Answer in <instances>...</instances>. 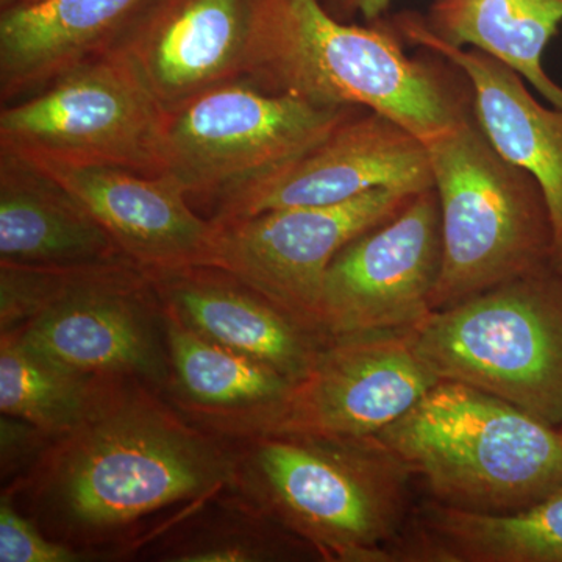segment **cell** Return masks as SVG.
Wrapping results in <instances>:
<instances>
[{
    "label": "cell",
    "instance_id": "277c9868",
    "mask_svg": "<svg viewBox=\"0 0 562 562\" xmlns=\"http://www.w3.org/2000/svg\"><path fill=\"white\" fill-rule=\"evenodd\" d=\"M376 438L461 512H519L562 486V427L464 383L441 380Z\"/></svg>",
    "mask_w": 562,
    "mask_h": 562
},
{
    "label": "cell",
    "instance_id": "3957f363",
    "mask_svg": "<svg viewBox=\"0 0 562 562\" xmlns=\"http://www.w3.org/2000/svg\"><path fill=\"white\" fill-rule=\"evenodd\" d=\"M262 90L376 111L427 143L472 114L442 65L408 57L383 27L346 24L319 0H258L249 72Z\"/></svg>",
    "mask_w": 562,
    "mask_h": 562
},
{
    "label": "cell",
    "instance_id": "d6986e66",
    "mask_svg": "<svg viewBox=\"0 0 562 562\" xmlns=\"http://www.w3.org/2000/svg\"><path fill=\"white\" fill-rule=\"evenodd\" d=\"M144 0H21L0 10V101H22L110 52Z\"/></svg>",
    "mask_w": 562,
    "mask_h": 562
},
{
    "label": "cell",
    "instance_id": "2e32d148",
    "mask_svg": "<svg viewBox=\"0 0 562 562\" xmlns=\"http://www.w3.org/2000/svg\"><path fill=\"white\" fill-rule=\"evenodd\" d=\"M395 29L460 70L471 87L473 116L492 146L538 181L552 220L553 266L562 271V109L542 105L509 66L439 38L424 18L403 14Z\"/></svg>",
    "mask_w": 562,
    "mask_h": 562
},
{
    "label": "cell",
    "instance_id": "d4e9b609",
    "mask_svg": "<svg viewBox=\"0 0 562 562\" xmlns=\"http://www.w3.org/2000/svg\"><path fill=\"white\" fill-rule=\"evenodd\" d=\"M87 554L54 541L0 495V562H83Z\"/></svg>",
    "mask_w": 562,
    "mask_h": 562
},
{
    "label": "cell",
    "instance_id": "9c48e42d",
    "mask_svg": "<svg viewBox=\"0 0 562 562\" xmlns=\"http://www.w3.org/2000/svg\"><path fill=\"white\" fill-rule=\"evenodd\" d=\"M166 111L113 52L0 111V149L160 176Z\"/></svg>",
    "mask_w": 562,
    "mask_h": 562
},
{
    "label": "cell",
    "instance_id": "30bf717a",
    "mask_svg": "<svg viewBox=\"0 0 562 562\" xmlns=\"http://www.w3.org/2000/svg\"><path fill=\"white\" fill-rule=\"evenodd\" d=\"M416 194L373 190L335 205L213 221L217 232L210 266L246 281L306 328L327 336L321 301L328 266L347 244L394 217Z\"/></svg>",
    "mask_w": 562,
    "mask_h": 562
},
{
    "label": "cell",
    "instance_id": "5b68a950",
    "mask_svg": "<svg viewBox=\"0 0 562 562\" xmlns=\"http://www.w3.org/2000/svg\"><path fill=\"white\" fill-rule=\"evenodd\" d=\"M66 368L168 383L165 316L147 273L131 261L31 268L0 265V333Z\"/></svg>",
    "mask_w": 562,
    "mask_h": 562
},
{
    "label": "cell",
    "instance_id": "4fadbf2b",
    "mask_svg": "<svg viewBox=\"0 0 562 562\" xmlns=\"http://www.w3.org/2000/svg\"><path fill=\"white\" fill-rule=\"evenodd\" d=\"M435 188L424 140L376 111L360 109L312 149L211 205L209 220L335 205L373 190Z\"/></svg>",
    "mask_w": 562,
    "mask_h": 562
},
{
    "label": "cell",
    "instance_id": "8fae6325",
    "mask_svg": "<svg viewBox=\"0 0 562 562\" xmlns=\"http://www.w3.org/2000/svg\"><path fill=\"white\" fill-rule=\"evenodd\" d=\"M441 265V210L435 188H428L336 255L322 288V330H414L432 313Z\"/></svg>",
    "mask_w": 562,
    "mask_h": 562
},
{
    "label": "cell",
    "instance_id": "4316f807",
    "mask_svg": "<svg viewBox=\"0 0 562 562\" xmlns=\"http://www.w3.org/2000/svg\"><path fill=\"white\" fill-rule=\"evenodd\" d=\"M391 2L392 0H328V3H333V10L328 11L336 18L341 14L342 16L360 14L362 20L375 21L391 5Z\"/></svg>",
    "mask_w": 562,
    "mask_h": 562
},
{
    "label": "cell",
    "instance_id": "6da1fadb",
    "mask_svg": "<svg viewBox=\"0 0 562 562\" xmlns=\"http://www.w3.org/2000/svg\"><path fill=\"white\" fill-rule=\"evenodd\" d=\"M235 468L231 439L149 384L116 379L2 495L88 561L124 560L195 503L233 490Z\"/></svg>",
    "mask_w": 562,
    "mask_h": 562
},
{
    "label": "cell",
    "instance_id": "83f0119b",
    "mask_svg": "<svg viewBox=\"0 0 562 562\" xmlns=\"http://www.w3.org/2000/svg\"><path fill=\"white\" fill-rule=\"evenodd\" d=\"M18 2H21V0H0V10L9 9V7Z\"/></svg>",
    "mask_w": 562,
    "mask_h": 562
},
{
    "label": "cell",
    "instance_id": "7a4b0ae2",
    "mask_svg": "<svg viewBox=\"0 0 562 562\" xmlns=\"http://www.w3.org/2000/svg\"><path fill=\"white\" fill-rule=\"evenodd\" d=\"M231 443L233 491L322 561L392 562L416 506L414 479L376 436L261 432Z\"/></svg>",
    "mask_w": 562,
    "mask_h": 562
},
{
    "label": "cell",
    "instance_id": "ffe728a7",
    "mask_svg": "<svg viewBox=\"0 0 562 562\" xmlns=\"http://www.w3.org/2000/svg\"><path fill=\"white\" fill-rule=\"evenodd\" d=\"M127 261L65 188L0 149V265L74 268Z\"/></svg>",
    "mask_w": 562,
    "mask_h": 562
},
{
    "label": "cell",
    "instance_id": "ba28073f",
    "mask_svg": "<svg viewBox=\"0 0 562 562\" xmlns=\"http://www.w3.org/2000/svg\"><path fill=\"white\" fill-rule=\"evenodd\" d=\"M357 110L228 81L166 113L161 173L192 203L213 205L312 149Z\"/></svg>",
    "mask_w": 562,
    "mask_h": 562
},
{
    "label": "cell",
    "instance_id": "44dd1931",
    "mask_svg": "<svg viewBox=\"0 0 562 562\" xmlns=\"http://www.w3.org/2000/svg\"><path fill=\"white\" fill-rule=\"evenodd\" d=\"M392 562H562V486L519 512H461L425 498Z\"/></svg>",
    "mask_w": 562,
    "mask_h": 562
},
{
    "label": "cell",
    "instance_id": "cb8c5ba5",
    "mask_svg": "<svg viewBox=\"0 0 562 562\" xmlns=\"http://www.w3.org/2000/svg\"><path fill=\"white\" fill-rule=\"evenodd\" d=\"M111 380L116 379L72 371L32 349L16 333H0V412L50 438L79 425Z\"/></svg>",
    "mask_w": 562,
    "mask_h": 562
},
{
    "label": "cell",
    "instance_id": "ac0fdd59",
    "mask_svg": "<svg viewBox=\"0 0 562 562\" xmlns=\"http://www.w3.org/2000/svg\"><path fill=\"white\" fill-rule=\"evenodd\" d=\"M162 316L169 366L162 395L187 419L222 438L265 430L294 382L266 362L203 338L168 310Z\"/></svg>",
    "mask_w": 562,
    "mask_h": 562
},
{
    "label": "cell",
    "instance_id": "484cf974",
    "mask_svg": "<svg viewBox=\"0 0 562 562\" xmlns=\"http://www.w3.org/2000/svg\"><path fill=\"white\" fill-rule=\"evenodd\" d=\"M50 436L29 422L2 414L0 419V468L3 486L16 480L35 464L50 442Z\"/></svg>",
    "mask_w": 562,
    "mask_h": 562
},
{
    "label": "cell",
    "instance_id": "52a82bcc",
    "mask_svg": "<svg viewBox=\"0 0 562 562\" xmlns=\"http://www.w3.org/2000/svg\"><path fill=\"white\" fill-rule=\"evenodd\" d=\"M414 338L439 379L562 427V271L553 265L436 310Z\"/></svg>",
    "mask_w": 562,
    "mask_h": 562
},
{
    "label": "cell",
    "instance_id": "7c38bea8",
    "mask_svg": "<svg viewBox=\"0 0 562 562\" xmlns=\"http://www.w3.org/2000/svg\"><path fill=\"white\" fill-rule=\"evenodd\" d=\"M439 382L414 330L330 336L261 432L369 438Z\"/></svg>",
    "mask_w": 562,
    "mask_h": 562
},
{
    "label": "cell",
    "instance_id": "9a60e30c",
    "mask_svg": "<svg viewBox=\"0 0 562 562\" xmlns=\"http://www.w3.org/2000/svg\"><path fill=\"white\" fill-rule=\"evenodd\" d=\"M24 158L65 188L101 225L122 257L143 271L210 266L216 224L194 210L171 177L99 162Z\"/></svg>",
    "mask_w": 562,
    "mask_h": 562
},
{
    "label": "cell",
    "instance_id": "7402d4cb",
    "mask_svg": "<svg viewBox=\"0 0 562 562\" xmlns=\"http://www.w3.org/2000/svg\"><path fill=\"white\" fill-rule=\"evenodd\" d=\"M425 22L447 43L509 66L550 105L562 109V87L542 61L562 24V0H432Z\"/></svg>",
    "mask_w": 562,
    "mask_h": 562
},
{
    "label": "cell",
    "instance_id": "603a6c76",
    "mask_svg": "<svg viewBox=\"0 0 562 562\" xmlns=\"http://www.w3.org/2000/svg\"><path fill=\"white\" fill-rule=\"evenodd\" d=\"M139 560L273 562L313 560L319 553L228 490L195 503L140 547Z\"/></svg>",
    "mask_w": 562,
    "mask_h": 562
},
{
    "label": "cell",
    "instance_id": "8992f818",
    "mask_svg": "<svg viewBox=\"0 0 562 562\" xmlns=\"http://www.w3.org/2000/svg\"><path fill=\"white\" fill-rule=\"evenodd\" d=\"M425 146L442 231L432 312L553 265L552 220L541 187L492 146L473 111Z\"/></svg>",
    "mask_w": 562,
    "mask_h": 562
},
{
    "label": "cell",
    "instance_id": "e0dca14e",
    "mask_svg": "<svg viewBox=\"0 0 562 562\" xmlns=\"http://www.w3.org/2000/svg\"><path fill=\"white\" fill-rule=\"evenodd\" d=\"M146 272V271H144ZM162 308L192 331L297 382L328 336L310 330L246 281L216 266L146 272Z\"/></svg>",
    "mask_w": 562,
    "mask_h": 562
},
{
    "label": "cell",
    "instance_id": "5bb4252c",
    "mask_svg": "<svg viewBox=\"0 0 562 562\" xmlns=\"http://www.w3.org/2000/svg\"><path fill=\"white\" fill-rule=\"evenodd\" d=\"M258 0H144L110 52L166 113L249 72Z\"/></svg>",
    "mask_w": 562,
    "mask_h": 562
}]
</instances>
